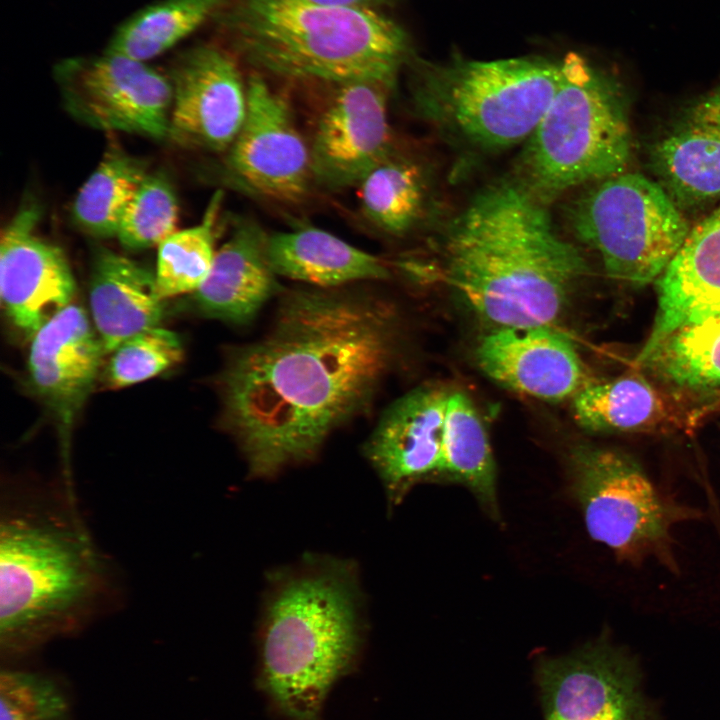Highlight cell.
Masks as SVG:
<instances>
[{
    "label": "cell",
    "mask_w": 720,
    "mask_h": 720,
    "mask_svg": "<svg viewBox=\"0 0 720 720\" xmlns=\"http://www.w3.org/2000/svg\"><path fill=\"white\" fill-rule=\"evenodd\" d=\"M394 305L374 292L298 289L272 327L235 349L220 375L222 418L255 477L311 460L363 413L393 367Z\"/></svg>",
    "instance_id": "cell-1"
},
{
    "label": "cell",
    "mask_w": 720,
    "mask_h": 720,
    "mask_svg": "<svg viewBox=\"0 0 720 720\" xmlns=\"http://www.w3.org/2000/svg\"><path fill=\"white\" fill-rule=\"evenodd\" d=\"M586 270L546 205L513 179L485 187L447 223L433 273L481 320L526 328L552 326Z\"/></svg>",
    "instance_id": "cell-2"
},
{
    "label": "cell",
    "mask_w": 720,
    "mask_h": 720,
    "mask_svg": "<svg viewBox=\"0 0 720 720\" xmlns=\"http://www.w3.org/2000/svg\"><path fill=\"white\" fill-rule=\"evenodd\" d=\"M227 40L260 72L335 85L393 88L409 56L404 31L379 8L313 0H225L215 16Z\"/></svg>",
    "instance_id": "cell-3"
},
{
    "label": "cell",
    "mask_w": 720,
    "mask_h": 720,
    "mask_svg": "<svg viewBox=\"0 0 720 720\" xmlns=\"http://www.w3.org/2000/svg\"><path fill=\"white\" fill-rule=\"evenodd\" d=\"M360 589L346 561L310 557L275 574L260 626L264 689L290 720H319L333 683L354 661Z\"/></svg>",
    "instance_id": "cell-4"
},
{
    "label": "cell",
    "mask_w": 720,
    "mask_h": 720,
    "mask_svg": "<svg viewBox=\"0 0 720 720\" xmlns=\"http://www.w3.org/2000/svg\"><path fill=\"white\" fill-rule=\"evenodd\" d=\"M106 575L75 512L16 508L0 525V637L24 650L72 631L92 613Z\"/></svg>",
    "instance_id": "cell-5"
},
{
    "label": "cell",
    "mask_w": 720,
    "mask_h": 720,
    "mask_svg": "<svg viewBox=\"0 0 720 720\" xmlns=\"http://www.w3.org/2000/svg\"><path fill=\"white\" fill-rule=\"evenodd\" d=\"M514 180L547 205L623 172L631 132L617 85L577 53L560 62L556 91L524 143Z\"/></svg>",
    "instance_id": "cell-6"
},
{
    "label": "cell",
    "mask_w": 720,
    "mask_h": 720,
    "mask_svg": "<svg viewBox=\"0 0 720 720\" xmlns=\"http://www.w3.org/2000/svg\"><path fill=\"white\" fill-rule=\"evenodd\" d=\"M415 72L411 97L421 118L460 147L490 153L529 138L556 91L560 63L455 58L418 63Z\"/></svg>",
    "instance_id": "cell-7"
},
{
    "label": "cell",
    "mask_w": 720,
    "mask_h": 720,
    "mask_svg": "<svg viewBox=\"0 0 720 720\" xmlns=\"http://www.w3.org/2000/svg\"><path fill=\"white\" fill-rule=\"evenodd\" d=\"M571 489L594 540L619 560L640 564L656 558L672 571V528L701 512L661 494L640 463L609 447L582 444L570 454Z\"/></svg>",
    "instance_id": "cell-8"
},
{
    "label": "cell",
    "mask_w": 720,
    "mask_h": 720,
    "mask_svg": "<svg viewBox=\"0 0 720 720\" xmlns=\"http://www.w3.org/2000/svg\"><path fill=\"white\" fill-rule=\"evenodd\" d=\"M567 217L610 277L636 285L661 276L690 230L665 188L637 173L600 181L573 202Z\"/></svg>",
    "instance_id": "cell-9"
},
{
    "label": "cell",
    "mask_w": 720,
    "mask_h": 720,
    "mask_svg": "<svg viewBox=\"0 0 720 720\" xmlns=\"http://www.w3.org/2000/svg\"><path fill=\"white\" fill-rule=\"evenodd\" d=\"M66 110L94 129L168 138L172 107L169 77L147 62L105 52L56 67Z\"/></svg>",
    "instance_id": "cell-10"
},
{
    "label": "cell",
    "mask_w": 720,
    "mask_h": 720,
    "mask_svg": "<svg viewBox=\"0 0 720 720\" xmlns=\"http://www.w3.org/2000/svg\"><path fill=\"white\" fill-rule=\"evenodd\" d=\"M226 152L231 181L254 195L297 203L314 182L310 147L287 101L258 73L247 81L246 115Z\"/></svg>",
    "instance_id": "cell-11"
},
{
    "label": "cell",
    "mask_w": 720,
    "mask_h": 720,
    "mask_svg": "<svg viewBox=\"0 0 720 720\" xmlns=\"http://www.w3.org/2000/svg\"><path fill=\"white\" fill-rule=\"evenodd\" d=\"M636 659L607 640L543 660L537 670L545 720H657Z\"/></svg>",
    "instance_id": "cell-12"
},
{
    "label": "cell",
    "mask_w": 720,
    "mask_h": 720,
    "mask_svg": "<svg viewBox=\"0 0 720 720\" xmlns=\"http://www.w3.org/2000/svg\"><path fill=\"white\" fill-rule=\"evenodd\" d=\"M332 87L310 147L314 182L339 190L361 180L392 152L388 96L392 87L351 81Z\"/></svg>",
    "instance_id": "cell-13"
},
{
    "label": "cell",
    "mask_w": 720,
    "mask_h": 720,
    "mask_svg": "<svg viewBox=\"0 0 720 720\" xmlns=\"http://www.w3.org/2000/svg\"><path fill=\"white\" fill-rule=\"evenodd\" d=\"M31 340L27 362L30 384L56 422L65 492L74 498L71 432L107 353L85 311L73 303Z\"/></svg>",
    "instance_id": "cell-14"
},
{
    "label": "cell",
    "mask_w": 720,
    "mask_h": 720,
    "mask_svg": "<svg viewBox=\"0 0 720 720\" xmlns=\"http://www.w3.org/2000/svg\"><path fill=\"white\" fill-rule=\"evenodd\" d=\"M168 77V138L182 146L226 152L247 109V84L233 57L212 44L193 46L177 57Z\"/></svg>",
    "instance_id": "cell-15"
},
{
    "label": "cell",
    "mask_w": 720,
    "mask_h": 720,
    "mask_svg": "<svg viewBox=\"0 0 720 720\" xmlns=\"http://www.w3.org/2000/svg\"><path fill=\"white\" fill-rule=\"evenodd\" d=\"M40 208L25 202L1 232L0 296L12 324L32 338L72 304L76 283L60 247L40 237Z\"/></svg>",
    "instance_id": "cell-16"
},
{
    "label": "cell",
    "mask_w": 720,
    "mask_h": 720,
    "mask_svg": "<svg viewBox=\"0 0 720 720\" xmlns=\"http://www.w3.org/2000/svg\"><path fill=\"white\" fill-rule=\"evenodd\" d=\"M451 391L425 384L395 400L364 445L391 506L417 483L440 475L446 406Z\"/></svg>",
    "instance_id": "cell-17"
},
{
    "label": "cell",
    "mask_w": 720,
    "mask_h": 720,
    "mask_svg": "<svg viewBox=\"0 0 720 720\" xmlns=\"http://www.w3.org/2000/svg\"><path fill=\"white\" fill-rule=\"evenodd\" d=\"M475 355L495 383L539 400L573 398L589 384L573 343L552 326L497 328L480 340Z\"/></svg>",
    "instance_id": "cell-18"
},
{
    "label": "cell",
    "mask_w": 720,
    "mask_h": 720,
    "mask_svg": "<svg viewBox=\"0 0 720 720\" xmlns=\"http://www.w3.org/2000/svg\"><path fill=\"white\" fill-rule=\"evenodd\" d=\"M657 280L658 308L644 347L684 325L720 319V207L689 230Z\"/></svg>",
    "instance_id": "cell-19"
},
{
    "label": "cell",
    "mask_w": 720,
    "mask_h": 720,
    "mask_svg": "<svg viewBox=\"0 0 720 720\" xmlns=\"http://www.w3.org/2000/svg\"><path fill=\"white\" fill-rule=\"evenodd\" d=\"M268 236L252 220L237 223L217 249L207 278L193 293L202 314L245 324L275 294L277 275L268 259Z\"/></svg>",
    "instance_id": "cell-20"
},
{
    "label": "cell",
    "mask_w": 720,
    "mask_h": 720,
    "mask_svg": "<svg viewBox=\"0 0 720 720\" xmlns=\"http://www.w3.org/2000/svg\"><path fill=\"white\" fill-rule=\"evenodd\" d=\"M651 160L678 205L720 196V88L688 108L654 145Z\"/></svg>",
    "instance_id": "cell-21"
},
{
    "label": "cell",
    "mask_w": 720,
    "mask_h": 720,
    "mask_svg": "<svg viewBox=\"0 0 720 720\" xmlns=\"http://www.w3.org/2000/svg\"><path fill=\"white\" fill-rule=\"evenodd\" d=\"M162 303L153 272L107 248L96 251L90 275L89 305L106 353H112L129 337L159 326Z\"/></svg>",
    "instance_id": "cell-22"
},
{
    "label": "cell",
    "mask_w": 720,
    "mask_h": 720,
    "mask_svg": "<svg viewBox=\"0 0 720 720\" xmlns=\"http://www.w3.org/2000/svg\"><path fill=\"white\" fill-rule=\"evenodd\" d=\"M267 253L276 275L323 289L390 277L379 257L316 227L269 235Z\"/></svg>",
    "instance_id": "cell-23"
},
{
    "label": "cell",
    "mask_w": 720,
    "mask_h": 720,
    "mask_svg": "<svg viewBox=\"0 0 720 720\" xmlns=\"http://www.w3.org/2000/svg\"><path fill=\"white\" fill-rule=\"evenodd\" d=\"M573 416L591 433H649L680 422L679 400L642 376L589 383L572 398Z\"/></svg>",
    "instance_id": "cell-24"
},
{
    "label": "cell",
    "mask_w": 720,
    "mask_h": 720,
    "mask_svg": "<svg viewBox=\"0 0 720 720\" xmlns=\"http://www.w3.org/2000/svg\"><path fill=\"white\" fill-rule=\"evenodd\" d=\"M440 474L465 485L494 519L496 464L486 427L470 397L451 392L445 412Z\"/></svg>",
    "instance_id": "cell-25"
},
{
    "label": "cell",
    "mask_w": 720,
    "mask_h": 720,
    "mask_svg": "<svg viewBox=\"0 0 720 720\" xmlns=\"http://www.w3.org/2000/svg\"><path fill=\"white\" fill-rule=\"evenodd\" d=\"M360 206L378 229L400 236L416 227L428 210L429 188L424 169L393 153L358 184Z\"/></svg>",
    "instance_id": "cell-26"
},
{
    "label": "cell",
    "mask_w": 720,
    "mask_h": 720,
    "mask_svg": "<svg viewBox=\"0 0 720 720\" xmlns=\"http://www.w3.org/2000/svg\"><path fill=\"white\" fill-rule=\"evenodd\" d=\"M638 362L665 383L682 389H720V319L675 329L644 347Z\"/></svg>",
    "instance_id": "cell-27"
},
{
    "label": "cell",
    "mask_w": 720,
    "mask_h": 720,
    "mask_svg": "<svg viewBox=\"0 0 720 720\" xmlns=\"http://www.w3.org/2000/svg\"><path fill=\"white\" fill-rule=\"evenodd\" d=\"M225 0H162L128 18L105 52L147 62L168 51L209 19Z\"/></svg>",
    "instance_id": "cell-28"
},
{
    "label": "cell",
    "mask_w": 720,
    "mask_h": 720,
    "mask_svg": "<svg viewBox=\"0 0 720 720\" xmlns=\"http://www.w3.org/2000/svg\"><path fill=\"white\" fill-rule=\"evenodd\" d=\"M147 174L142 161L111 145L74 199L75 223L93 237H116L122 217Z\"/></svg>",
    "instance_id": "cell-29"
},
{
    "label": "cell",
    "mask_w": 720,
    "mask_h": 720,
    "mask_svg": "<svg viewBox=\"0 0 720 720\" xmlns=\"http://www.w3.org/2000/svg\"><path fill=\"white\" fill-rule=\"evenodd\" d=\"M221 200L222 194L215 193L197 225L175 231L157 246L154 274L163 301L194 293L207 278L217 251L215 226Z\"/></svg>",
    "instance_id": "cell-30"
},
{
    "label": "cell",
    "mask_w": 720,
    "mask_h": 720,
    "mask_svg": "<svg viewBox=\"0 0 720 720\" xmlns=\"http://www.w3.org/2000/svg\"><path fill=\"white\" fill-rule=\"evenodd\" d=\"M178 201L168 178L148 173L128 205L116 238L128 250L158 246L177 231Z\"/></svg>",
    "instance_id": "cell-31"
},
{
    "label": "cell",
    "mask_w": 720,
    "mask_h": 720,
    "mask_svg": "<svg viewBox=\"0 0 720 720\" xmlns=\"http://www.w3.org/2000/svg\"><path fill=\"white\" fill-rule=\"evenodd\" d=\"M183 348L172 331L156 326L123 341L106 366V384L119 389L150 379L181 361Z\"/></svg>",
    "instance_id": "cell-32"
},
{
    "label": "cell",
    "mask_w": 720,
    "mask_h": 720,
    "mask_svg": "<svg viewBox=\"0 0 720 720\" xmlns=\"http://www.w3.org/2000/svg\"><path fill=\"white\" fill-rule=\"evenodd\" d=\"M67 701L54 682L24 671H2L0 720H65Z\"/></svg>",
    "instance_id": "cell-33"
},
{
    "label": "cell",
    "mask_w": 720,
    "mask_h": 720,
    "mask_svg": "<svg viewBox=\"0 0 720 720\" xmlns=\"http://www.w3.org/2000/svg\"><path fill=\"white\" fill-rule=\"evenodd\" d=\"M330 4L358 5L373 8H380L390 0H313Z\"/></svg>",
    "instance_id": "cell-34"
}]
</instances>
